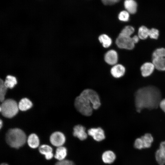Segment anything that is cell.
<instances>
[{
    "instance_id": "d6a6232c",
    "label": "cell",
    "mask_w": 165,
    "mask_h": 165,
    "mask_svg": "<svg viewBox=\"0 0 165 165\" xmlns=\"http://www.w3.org/2000/svg\"><path fill=\"white\" fill-rule=\"evenodd\" d=\"M161 109L165 113V99L162 100L160 102L159 105Z\"/></svg>"
},
{
    "instance_id": "4fadbf2b",
    "label": "cell",
    "mask_w": 165,
    "mask_h": 165,
    "mask_svg": "<svg viewBox=\"0 0 165 165\" xmlns=\"http://www.w3.org/2000/svg\"><path fill=\"white\" fill-rule=\"evenodd\" d=\"M38 151L41 154L44 155L47 160L51 159L54 156L52 148L48 145L44 144L40 145L39 147Z\"/></svg>"
},
{
    "instance_id": "4316f807",
    "label": "cell",
    "mask_w": 165,
    "mask_h": 165,
    "mask_svg": "<svg viewBox=\"0 0 165 165\" xmlns=\"http://www.w3.org/2000/svg\"><path fill=\"white\" fill-rule=\"evenodd\" d=\"M134 31V28L130 26L125 27L121 31L120 33L123 35L130 36Z\"/></svg>"
},
{
    "instance_id": "9c48e42d",
    "label": "cell",
    "mask_w": 165,
    "mask_h": 165,
    "mask_svg": "<svg viewBox=\"0 0 165 165\" xmlns=\"http://www.w3.org/2000/svg\"><path fill=\"white\" fill-rule=\"evenodd\" d=\"M50 140L51 143L57 147L64 146L66 141L65 135L60 131L53 133L50 136Z\"/></svg>"
},
{
    "instance_id": "d6986e66",
    "label": "cell",
    "mask_w": 165,
    "mask_h": 165,
    "mask_svg": "<svg viewBox=\"0 0 165 165\" xmlns=\"http://www.w3.org/2000/svg\"><path fill=\"white\" fill-rule=\"evenodd\" d=\"M19 109L22 111H26L30 108L32 106L31 102L28 98L22 99L18 105Z\"/></svg>"
},
{
    "instance_id": "6da1fadb",
    "label": "cell",
    "mask_w": 165,
    "mask_h": 165,
    "mask_svg": "<svg viewBox=\"0 0 165 165\" xmlns=\"http://www.w3.org/2000/svg\"><path fill=\"white\" fill-rule=\"evenodd\" d=\"M161 93L157 87L148 86L138 89L134 94L136 111L140 112L144 108L152 110L159 106L162 100Z\"/></svg>"
},
{
    "instance_id": "ac0fdd59",
    "label": "cell",
    "mask_w": 165,
    "mask_h": 165,
    "mask_svg": "<svg viewBox=\"0 0 165 165\" xmlns=\"http://www.w3.org/2000/svg\"><path fill=\"white\" fill-rule=\"evenodd\" d=\"M124 6L126 9L129 13L134 14L136 12L137 5L134 0H125Z\"/></svg>"
},
{
    "instance_id": "52a82bcc",
    "label": "cell",
    "mask_w": 165,
    "mask_h": 165,
    "mask_svg": "<svg viewBox=\"0 0 165 165\" xmlns=\"http://www.w3.org/2000/svg\"><path fill=\"white\" fill-rule=\"evenodd\" d=\"M153 141V138L151 134L149 133H146L141 138L136 139L134 146L135 148L139 149L148 148L151 146Z\"/></svg>"
},
{
    "instance_id": "484cf974",
    "label": "cell",
    "mask_w": 165,
    "mask_h": 165,
    "mask_svg": "<svg viewBox=\"0 0 165 165\" xmlns=\"http://www.w3.org/2000/svg\"><path fill=\"white\" fill-rule=\"evenodd\" d=\"M155 158L157 162L160 165L165 164V156L159 149L157 150L155 153Z\"/></svg>"
},
{
    "instance_id": "4dcf8cb0",
    "label": "cell",
    "mask_w": 165,
    "mask_h": 165,
    "mask_svg": "<svg viewBox=\"0 0 165 165\" xmlns=\"http://www.w3.org/2000/svg\"><path fill=\"white\" fill-rule=\"evenodd\" d=\"M103 3L105 5H112L114 4L120 0H101Z\"/></svg>"
},
{
    "instance_id": "7a4b0ae2",
    "label": "cell",
    "mask_w": 165,
    "mask_h": 165,
    "mask_svg": "<svg viewBox=\"0 0 165 165\" xmlns=\"http://www.w3.org/2000/svg\"><path fill=\"white\" fill-rule=\"evenodd\" d=\"M6 140L10 147L17 149L25 144L27 137L25 133L21 129L18 128L11 129L6 133Z\"/></svg>"
},
{
    "instance_id": "603a6c76",
    "label": "cell",
    "mask_w": 165,
    "mask_h": 165,
    "mask_svg": "<svg viewBox=\"0 0 165 165\" xmlns=\"http://www.w3.org/2000/svg\"><path fill=\"white\" fill-rule=\"evenodd\" d=\"M149 29L145 26L140 27L138 30V36L140 39H145L147 38L149 35Z\"/></svg>"
},
{
    "instance_id": "cb8c5ba5",
    "label": "cell",
    "mask_w": 165,
    "mask_h": 165,
    "mask_svg": "<svg viewBox=\"0 0 165 165\" xmlns=\"http://www.w3.org/2000/svg\"><path fill=\"white\" fill-rule=\"evenodd\" d=\"M165 57V49L158 48L155 50L152 54V59Z\"/></svg>"
},
{
    "instance_id": "ba28073f",
    "label": "cell",
    "mask_w": 165,
    "mask_h": 165,
    "mask_svg": "<svg viewBox=\"0 0 165 165\" xmlns=\"http://www.w3.org/2000/svg\"><path fill=\"white\" fill-rule=\"evenodd\" d=\"M87 133L89 136L97 142L101 141L106 138L105 132L100 127L90 128L88 130Z\"/></svg>"
},
{
    "instance_id": "9a60e30c",
    "label": "cell",
    "mask_w": 165,
    "mask_h": 165,
    "mask_svg": "<svg viewBox=\"0 0 165 165\" xmlns=\"http://www.w3.org/2000/svg\"><path fill=\"white\" fill-rule=\"evenodd\" d=\"M155 66L152 62H146L143 64L141 67V71L142 76L144 77L150 75L153 72Z\"/></svg>"
},
{
    "instance_id": "e0dca14e",
    "label": "cell",
    "mask_w": 165,
    "mask_h": 165,
    "mask_svg": "<svg viewBox=\"0 0 165 165\" xmlns=\"http://www.w3.org/2000/svg\"><path fill=\"white\" fill-rule=\"evenodd\" d=\"M27 142L28 146L32 148H36L39 145V138L36 134L34 133L29 136L27 139Z\"/></svg>"
},
{
    "instance_id": "83f0119b",
    "label": "cell",
    "mask_w": 165,
    "mask_h": 165,
    "mask_svg": "<svg viewBox=\"0 0 165 165\" xmlns=\"http://www.w3.org/2000/svg\"><path fill=\"white\" fill-rule=\"evenodd\" d=\"M129 13L127 11L121 12L118 15L119 20L124 22L128 21L129 20Z\"/></svg>"
},
{
    "instance_id": "d590c367",
    "label": "cell",
    "mask_w": 165,
    "mask_h": 165,
    "mask_svg": "<svg viewBox=\"0 0 165 165\" xmlns=\"http://www.w3.org/2000/svg\"><path fill=\"white\" fill-rule=\"evenodd\" d=\"M0 165H9L6 163H3L1 164Z\"/></svg>"
},
{
    "instance_id": "5b68a950",
    "label": "cell",
    "mask_w": 165,
    "mask_h": 165,
    "mask_svg": "<svg viewBox=\"0 0 165 165\" xmlns=\"http://www.w3.org/2000/svg\"><path fill=\"white\" fill-rule=\"evenodd\" d=\"M80 94L86 97L90 101L94 109H97L100 106L101 103L99 97L95 90L87 89L83 90Z\"/></svg>"
},
{
    "instance_id": "1f68e13d",
    "label": "cell",
    "mask_w": 165,
    "mask_h": 165,
    "mask_svg": "<svg viewBox=\"0 0 165 165\" xmlns=\"http://www.w3.org/2000/svg\"><path fill=\"white\" fill-rule=\"evenodd\" d=\"M159 149L165 156V141L161 143L160 145Z\"/></svg>"
},
{
    "instance_id": "8992f818",
    "label": "cell",
    "mask_w": 165,
    "mask_h": 165,
    "mask_svg": "<svg viewBox=\"0 0 165 165\" xmlns=\"http://www.w3.org/2000/svg\"><path fill=\"white\" fill-rule=\"evenodd\" d=\"M116 43L118 47L121 49L130 50L134 47L135 44L132 37L120 33L116 40Z\"/></svg>"
},
{
    "instance_id": "f1b7e54d",
    "label": "cell",
    "mask_w": 165,
    "mask_h": 165,
    "mask_svg": "<svg viewBox=\"0 0 165 165\" xmlns=\"http://www.w3.org/2000/svg\"><path fill=\"white\" fill-rule=\"evenodd\" d=\"M159 35V31L154 28L149 29L148 36L151 38L157 39Z\"/></svg>"
},
{
    "instance_id": "30bf717a",
    "label": "cell",
    "mask_w": 165,
    "mask_h": 165,
    "mask_svg": "<svg viewBox=\"0 0 165 165\" xmlns=\"http://www.w3.org/2000/svg\"><path fill=\"white\" fill-rule=\"evenodd\" d=\"M73 136L81 141L86 140L88 135L86 131V128L83 126L78 124L75 126L73 128Z\"/></svg>"
},
{
    "instance_id": "3957f363",
    "label": "cell",
    "mask_w": 165,
    "mask_h": 165,
    "mask_svg": "<svg viewBox=\"0 0 165 165\" xmlns=\"http://www.w3.org/2000/svg\"><path fill=\"white\" fill-rule=\"evenodd\" d=\"M74 106L77 111L83 115L90 116L92 114L93 108L90 102L81 94L76 97Z\"/></svg>"
},
{
    "instance_id": "8fae6325",
    "label": "cell",
    "mask_w": 165,
    "mask_h": 165,
    "mask_svg": "<svg viewBox=\"0 0 165 165\" xmlns=\"http://www.w3.org/2000/svg\"><path fill=\"white\" fill-rule=\"evenodd\" d=\"M104 59L105 61L109 65H114L116 64L118 60L117 52L113 50L108 51L105 54Z\"/></svg>"
},
{
    "instance_id": "7402d4cb",
    "label": "cell",
    "mask_w": 165,
    "mask_h": 165,
    "mask_svg": "<svg viewBox=\"0 0 165 165\" xmlns=\"http://www.w3.org/2000/svg\"><path fill=\"white\" fill-rule=\"evenodd\" d=\"M4 83L7 88L12 89L17 84V81L16 78L14 76L11 75H8L6 77Z\"/></svg>"
},
{
    "instance_id": "2e32d148",
    "label": "cell",
    "mask_w": 165,
    "mask_h": 165,
    "mask_svg": "<svg viewBox=\"0 0 165 165\" xmlns=\"http://www.w3.org/2000/svg\"><path fill=\"white\" fill-rule=\"evenodd\" d=\"M68 154V150L67 148L62 146L57 148L54 157L58 161H61L66 159Z\"/></svg>"
},
{
    "instance_id": "5bb4252c",
    "label": "cell",
    "mask_w": 165,
    "mask_h": 165,
    "mask_svg": "<svg viewBox=\"0 0 165 165\" xmlns=\"http://www.w3.org/2000/svg\"><path fill=\"white\" fill-rule=\"evenodd\" d=\"M125 72V68L122 65L116 64L113 65L111 69L112 75L115 78H119L123 76Z\"/></svg>"
},
{
    "instance_id": "d4e9b609",
    "label": "cell",
    "mask_w": 165,
    "mask_h": 165,
    "mask_svg": "<svg viewBox=\"0 0 165 165\" xmlns=\"http://www.w3.org/2000/svg\"><path fill=\"white\" fill-rule=\"evenodd\" d=\"M7 88L4 84V82L1 79L0 81V100L2 102L5 99V97Z\"/></svg>"
},
{
    "instance_id": "7c38bea8",
    "label": "cell",
    "mask_w": 165,
    "mask_h": 165,
    "mask_svg": "<svg viewBox=\"0 0 165 165\" xmlns=\"http://www.w3.org/2000/svg\"><path fill=\"white\" fill-rule=\"evenodd\" d=\"M116 157L115 153L111 150H107L102 153L101 158L103 162L106 164H111L114 162Z\"/></svg>"
},
{
    "instance_id": "836d02e7",
    "label": "cell",
    "mask_w": 165,
    "mask_h": 165,
    "mask_svg": "<svg viewBox=\"0 0 165 165\" xmlns=\"http://www.w3.org/2000/svg\"><path fill=\"white\" fill-rule=\"evenodd\" d=\"M133 42L135 44L138 42L140 39L138 35H135L132 37Z\"/></svg>"
},
{
    "instance_id": "e575fe53",
    "label": "cell",
    "mask_w": 165,
    "mask_h": 165,
    "mask_svg": "<svg viewBox=\"0 0 165 165\" xmlns=\"http://www.w3.org/2000/svg\"><path fill=\"white\" fill-rule=\"evenodd\" d=\"M2 126V120L1 119L0 122V127L1 129V128Z\"/></svg>"
},
{
    "instance_id": "f546056e",
    "label": "cell",
    "mask_w": 165,
    "mask_h": 165,
    "mask_svg": "<svg viewBox=\"0 0 165 165\" xmlns=\"http://www.w3.org/2000/svg\"><path fill=\"white\" fill-rule=\"evenodd\" d=\"M54 165H76L72 160L66 159L61 161H58Z\"/></svg>"
},
{
    "instance_id": "ffe728a7",
    "label": "cell",
    "mask_w": 165,
    "mask_h": 165,
    "mask_svg": "<svg viewBox=\"0 0 165 165\" xmlns=\"http://www.w3.org/2000/svg\"><path fill=\"white\" fill-rule=\"evenodd\" d=\"M152 62L158 70L165 71V57L153 59Z\"/></svg>"
},
{
    "instance_id": "44dd1931",
    "label": "cell",
    "mask_w": 165,
    "mask_h": 165,
    "mask_svg": "<svg viewBox=\"0 0 165 165\" xmlns=\"http://www.w3.org/2000/svg\"><path fill=\"white\" fill-rule=\"evenodd\" d=\"M98 39L100 42L102 44L103 46L105 48L109 47L112 42L111 38L105 34L100 35L98 37Z\"/></svg>"
},
{
    "instance_id": "277c9868",
    "label": "cell",
    "mask_w": 165,
    "mask_h": 165,
    "mask_svg": "<svg viewBox=\"0 0 165 165\" xmlns=\"http://www.w3.org/2000/svg\"><path fill=\"white\" fill-rule=\"evenodd\" d=\"M19 109L18 105L16 101L9 99L4 100L2 102L0 111L4 117L11 118L17 113Z\"/></svg>"
}]
</instances>
